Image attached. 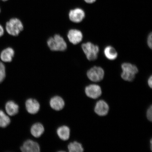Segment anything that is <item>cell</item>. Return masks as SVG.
Returning a JSON list of instances; mask_svg holds the SVG:
<instances>
[{
	"mask_svg": "<svg viewBox=\"0 0 152 152\" xmlns=\"http://www.w3.org/2000/svg\"><path fill=\"white\" fill-rule=\"evenodd\" d=\"M49 50L53 52H64L68 48V45L64 38L59 34L49 37L46 42Z\"/></svg>",
	"mask_w": 152,
	"mask_h": 152,
	"instance_id": "obj_1",
	"label": "cell"
},
{
	"mask_svg": "<svg viewBox=\"0 0 152 152\" xmlns=\"http://www.w3.org/2000/svg\"><path fill=\"white\" fill-rule=\"evenodd\" d=\"M5 28L9 35L17 37L23 31L24 26L21 20L15 18H11L6 23Z\"/></svg>",
	"mask_w": 152,
	"mask_h": 152,
	"instance_id": "obj_2",
	"label": "cell"
},
{
	"mask_svg": "<svg viewBox=\"0 0 152 152\" xmlns=\"http://www.w3.org/2000/svg\"><path fill=\"white\" fill-rule=\"evenodd\" d=\"M121 69L122 71L121 74V78L128 82L134 80L139 71L137 66L129 62H124L121 64Z\"/></svg>",
	"mask_w": 152,
	"mask_h": 152,
	"instance_id": "obj_3",
	"label": "cell"
},
{
	"mask_svg": "<svg viewBox=\"0 0 152 152\" xmlns=\"http://www.w3.org/2000/svg\"><path fill=\"white\" fill-rule=\"evenodd\" d=\"M81 48L87 60L94 61L97 59L100 49L98 45L88 42L81 45Z\"/></svg>",
	"mask_w": 152,
	"mask_h": 152,
	"instance_id": "obj_4",
	"label": "cell"
},
{
	"mask_svg": "<svg viewBox=\"0 0 152 152\" xmlns=\"http://www.w3.org/2000/svg\"><path fill=\"white\" fill-rule=\"evenodd\" d=\"M86 75L88 78L91 81L99 82L104 79V71L102 67L94 66L87 71Z\"/></svg>",
	"mask_w": 152,
	"mask_h": 152,
	"instance_id": "obj_5",
	"label": "cell"
},
{
	"mask_svg": "<svg viewBox=\"0 0 152 152\" xmlns=\"http://www.w3.org/2000/svg\"><path fill=\"white\" fill-rule=\"evenodd\" d=\"M85 92L88 97L94 99L99 98L102 94L101 87L99 85L95 84L87 86L85 87Z\"/></svg>",
	"mask_w": 152,
	"mask_h": 152,
	"instance_id": "obj_6",
	"label": "cell"
},
{
	"mask_svg": "<svg viewBox=\"0 0 152 152\" xmlns=\"http://www.w3.org/2000/svg\"><path fill=\"white\" fill-rule=\"evenodd\" d=\"M67 37L68 41L72 44L76 45L82 41L83 34L81 31L77 28H71L68 32Z\"/></svg>",
	"mask_w": 152,
	"mask_h": 152,
	"instance_id": "obj_7",
	"label": "cell"
},
{
	"mask_svg": "<svg viewBox=\"0 0 152 152\" xmlns=\"http://www.w3.org/2000/svg\"><path fill=\"white\" fill-rule=\"evenodd\" d=\"M68 18L72 22L79 23L83 21L85 17V13L80 8H76L71 10L68 12Z\"/></svg>",
	"mask_w": 152,
	"mask_h": 152,
	"instance_id": "obj_8",
	"label": "cell"
},
{
	"mask_svg": "<svg viewBox=\"0 0 152 152\" xmlns=\"http://www.w3.org/2000/svg\"><path fill=\"white\" fill-rule=\"evenodd\" d=\"M109 109V106L107 102L104 100H100L95 104L94 111L97 115L103 117L107 115Z\"/></svg>",
	"mask_w": 152,
	"mask_h": 152,
	"instance_id": "obj_9",
	"label": "cell"
},
{
	"mask_svg": "<svg viewBox=\"0 0 152 152\" xmlns=\"http://www.w3.org/2000/svg\"><path fill=\"white\" fill-rule=\"evenodd\" d=\"M20 150L23 152H39L40 151V148L37 142L28 140L24 142Z\"/></svg>",
	"mask_w": 152,
	"mask_h": 152,
	"instance_id": "obj_10",
	"label": "cell"
},
{
	"mask_svg": "<svg viewBox=\"0 0 152 152\" xmlns=\"http://www.w3.org/2000/svg\"><path fill=\"white\" fill-rule=\"evenodd\" d=\"M25 104L26 111L32 115L38 113L40 108L39 102L34 99H28L26 100Z\"/></svg>",
	"mask_w": 152,
	"mask_h": 152,
	"instance_id": "obj_11",
	"label": "cell"
},
{
	"mask_svg": "<svg viewBox=\"0 0 152 152\" xmlns=\"http://www.w3.org/2000/svg\"><path fill=\"white\" fill-rule=\"evenodd\" d=\"M49 104L51 108L56 111L62 110L65 106V102L61 97L55 96L51 98L49 101Z\"/></svg>",
	"mask_w": 152,
	"mask_h": 152,
	"instance_id": "obj_12",
	"label": "cell"
},
{
	"mask_svg": "<svg viewBox=\"0 0 152 152\" xmlns=\"http://www.w3.org/2000/svg\"><path fill=\"white\" fill-rule=\"evenodd\" d=\"M15 55V51L12 48H7L2 51L1 54V59L4 62H11L12 61Z\"/></svg>",
	"mask_w": 152,
	"mask_h": 152,
	"instance_id": "obj_13",
	"label": "cell"
},
{
	"mask_svg": "<svg viewBox=\"0 0 152 152\" xmlns=\"http://www.w3.org/2000/svg\"><path fill=\"white\" fill-rule=\"evenodd\" d=\"M5 111L8 115L14 116L18 113L19 107L18 104L13 101H9L5 104Z\"/></svg>",
	"mask_w": 152,
	"mask_h": 152,
	"instance_id": "obj_14",
	"label": "cell"
},
{
	"mask_svg": "<svg viewBox=\"0 0 152 152\" xmlns=\"http://www.w3.org/2000/svg\"><path fill=\"white\" fill-rule=\"evenodd\" d=\"M56 132L59 138L64 141L68 140L70 138L71 131L67 126L63 125L58 127Z\"/></svg>",
	"mask_w": 152,
	"mask_h": 152,
	"instance_id": "obj_15",
	"label": "cell"
},
{
	"mask_svg": "<svg viewBox=\"0 0 152 152\" xmlns=\"http://www.w3.org/2000/svg\"><path fill=\"white\" fill-rule=\"evenodd\" d=\"M104 54L106 58L110 61L116 59L118 56L116 50L111 45H107L104 48Z\"/></svg>",
	"mask_w": 152,
	"mask_h": 152,
	"instance_id": "obj_16",
	"label": "cell"
},
{
	"mask_svg": "<svg viewBox=\"0 0 152 152\" xmlns=\"http://www.w3.org/2000/svg\"><path fill=\"white\" fill-rule=\"evenodd\" d=\"M45 132L44 127L41 123L34 124L31 127L30 132L34 137L39 138Z\"/></svg>",
	"mask_w": 152,
	"mask_h": 152,
	"instance_id": "obj_17",
	"label": "cell"
},
{
	"mask_svg": "<svg viewBox=\"0 0 152 152\" xmlns=\"http://www.w3.org/2000/svg\"><path fill=\"white\" fill-rule=\"evenodd\" d=\"M68 149L70 152H83L84 151L82 144L76 141L70 142L68 145Z\"/></svg>",
	"mask_w": 152,
	"mask_h": 152,
	"instance_id": "obj_18",
	"label": "cell"
},
{
	"mask_svg": "<svg viewBox=\"0 0 152 152\" xmlns=\"http://www.w3.org/2000/svg\"><path fill=\"white\" fill-rule=\"evenodd\" d=\"M11 122V120L8 115L2 110H0V127L5 128L8 126Z\"/></svg>",
	"mask_w": 152,
	"mask_h": 152,
	"instance_id": "obj_19",
	"label": "cell"
},
{
	"mask_svg": "<svg viewBox=\"0 0 152 152\" xmlns=\"http://www.w3.org/2000/svg\"><path fill=\"white\" fill-rule=\"evenodd\" d=\"M6 68L3 62H0V83L2 82L6 77Z\"/></svg>",
	"mask_w": 152,
	"mask_h": 152,
	"instance_id": "obj_20",
	"label": "cell"
},
{
	"mask_svg": "<svg viewBox=\"0 0 152 152\" xmlns=\"http://www.w3.org/2000/svg\"><path fill=\"white\" fill-rule=\"evenodd\" d=\"M146 117L148 121L151 122L152 121V106L151 105L146 112Z\"/></svg>",
	"mask_w": 152,
	"mask_h": 152,
	"instance_id": "obj_21",
	"label": "cell"
},
{
	"mask_svg": "<svg viewBox=\"0 0 152 152\" xmlns=\"http://www.w3.org/2000/svg\"><path fill=\"white\" fill-rule=\"evenodd\" d=\"M147 43L148 47L151 49L152 48V33H150L148 36Z\"/></svg>",
	"mask_w": 152,
	"mask_h": 152,
	"instance_id": "obj_22",
	"label": "cell"
},
{
	"mask_svg": "<svg viewBox=\"0 0 152 152\" xmlns=\"http://www.w3.org/2000/svg\"><path fill=\"white\" fill-rule=\"evenodd\" d=\"M148 84L150 88L152 87V76L151 75L148 80Z\"/></svg>",
	"mask_w": 152,
	"mask_h": 152,
	"instance_id": "obj_23",
	"label": "cell"
},
{
	"mask_svg": "<svg viewBox=\"0 0 152 152\" xmlns=\"http://www.w3.org/2000/svg\"><path fill=\"white\" fill-rule=\"evenodd\" d=\"M4 29L2 26L0 24V37H2L4 34Z\"/></svg>",
	"mask_w": 152,
	"mask_h": 152,
	"instance_id": "obj_24",
	"label": "cell"
},
{
	"mask_svg": "<svg viewBox=\"0 0 152 152\" xmlns=\"http://www.w3.org/2000/svg\"><path fill=\"white\" fill-rule=\"evenodd\" d=\"M84 1L86 2L87 3L91 4L95 2L96 0H84Z\"/></svg>",
	"mask_w": 152,
	"mask_h": 152,
	"instance_id": "obj_25",
	"label": "cell"
},
{
	"mask_svg": "<svg viewBox=\"0 0 152 152\" xmlns=\"http://www.w3.org/2000/svg\"><path fill=\"white\" fill-rule=\"evenodd\" d=\"M150 143H151V151H152V139H151V140H150Z\"/></svg>",
	"mask_w": 152,
	"mask_h": 152,
	"instance_id": "obj_26",
	"label": "cell"
},
{
	"mask_svg": "<svg viewBox=\"0 0 152 152\" xmlns=\"http://www.w3.org/2000/svg\"><path fill=\"white\" fill-rule=\"evenodd\" d=\"M0 1H9V0H0Z\"/></svg>",
	"mask_w": 152,
	"mask_h": 152,
	"instance_id": "obj_27",
	"label": "cell"
},
{
	"mask_svg": "<svg viewBox=\"0 0 152 152\" xmlns=\"http://www.w3.org/2000/svg\"><path fill=\"white\" fill-rule=\"evenodd\" d=\"M1 7H0V14H1Z\"/></svg>",
	"mask_w": 152,
	"mask_h": 152,
	"instance_id": "obj_28",
	"label": "cell"
}]
</instances>
